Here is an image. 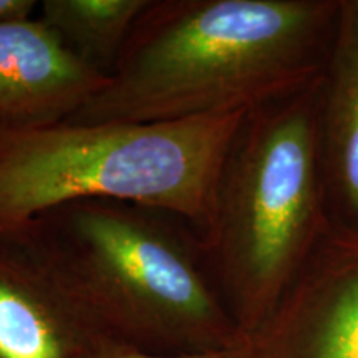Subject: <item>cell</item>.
Listing matches in <instances>:
<instances>
[{"label":"cell","instance_id":"8","mask_svg":"<svg viewBox=\"0 0 358 358\" xmlns=\"http://www.w3.org/2000/svg\"><path fill=\"white\" fill-rule=\"evenodd\" d=\"M320 148L330 224L358 234V0H340L320 82Z\"/></svg>","mask_w":358,"mask_h":358},{"label":"cell","instance_id":"6","mask_svg":"<svg viewBox=\"0 0 358 358\" xmlns=\"http://www.w3.org/2000/svg\"><path fill=\"white\" fill-rule=\"evenodd\" d=\"M115 342L24 229L0 231V358H96Z\"/></svg>","mask_w":358,"mask_h":358},{"label":"cell","instance_id":"10","mask_svg":"<svg viewBox=\"0 0 358 358\" xmlns=\"http://www.w3.org/2000/svg\"><path fill=\"white\" fill-rule=\"evenodd\" d=\"M96 358H244L243 345L231 350L221 352H204V353H186V355H166V353L145 352L123 343H111L105 352H101Z\"/></svg>","mask_w":358,"mask_h":358},{"label":"cell","instance_id":"2","mask_svg":"<svg viewBox=\"0 0 358 358\" xmlns=\"http://www.w3.org/2000/svg\"><path fill=\"white\" fill-rule=\"evenodd\" d=\"M17 229L116 342L166 355L244 343L186 219L153 206L85 199Z\"/></svg>","mask_w":358,"mask_h":358},{"label":"cell","instance_id":"1","mask_svg":"<svg viewBox=\"0 0 358 358\" xmlns=\"http://www.w3.org/2000/svg\"><path fill=\"white\" fill-rule=\"evenodd\" d=\"M340 0H150L108 82L66 123L250 111L324 75Z\"/></svg>","mask_w":358,"mask_h":358},{"label":"cell","instance_id":"5","mask_svg":"<svg viewBox=\"0 0 358 358\" xmlns=\"http://www.w3.org/2000/svg\"><path fill=\"white\" fill-rule=\"evenodd\" d=\"M244 358H358V234L330 224Z\"/></svg>","mask_w":358,"mask_h":358},{"label":"cell","instance_id":"7","mask_svg":"<svg viewBox=\"0 0 358 358\" xmlns=\"http://www.w3.org/2000/svg\"><path fill=\"white\" fill-rule=\"evenodd\" d=\"M106 82L38 17L0 22V133L64 123Z\"/></svg>","mask_w":358,"mask_h":358},{"label":"cell","instance_id":"3","mask_svg":"<svg viewBox=\"0 0 358 358\" xmlns=\"http://www.w3.org/2000/svg\"><path fill=\"white\" fill-rule=\"evenodd\" d=\"M320 82L245 115L201 236L214 285L244 338L275 312L330 227Z\"/></svg>","mask_w":358,"mask_h":358},{"label":"cell","instance_id":"11","mask_svg":"<svg viewBox=\"0 0 358 358\" xmlns=\"http://www.w3.org/2000/svg\"><path fill=\"white\" fill-rule=\"evenodd\" d=\"M37 10L38 2L35 0H0V22L32 19Z\"/></svg>","mask_w":358,"mask_h":358},{"label":"cell","instance_id":"4","mask_svg":"<svg viewBox=\"0 0 358 358\" xmlns=\"http://www.w3.org/2000/svg\"><path fill=\"white\" fill-rule=\"evenodd\" d=\"M249 111L179 122L58 123L0 133V231L85 199L164 209L203 236L224 161Z\"/></svg>","mask_w":358,"mask_h":358},{"label":"cell","instance_id":"9","mask_svg":"<svg viewBox=\"0 0 358 358\" xmlns=\"http://www.w3.org/2000/svg\"><path fill=\"white\" fill-rule=\"evenodd\" d=\"M150 0H43L37 17L83 64L113 71Z\"/></svg>","mask_w":358,"mask_h":358}]
</instances>
